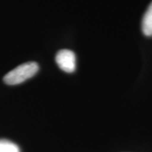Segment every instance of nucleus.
Instances as JSON below:
<instances>
[{
  "label": "nucleus",
  "instance_id": "obj_4",
  "mask_svg": "<svg viewBox=\"0 0 152 152\" xmlns=\"http://www.w3.org/2000/svg\"><path fill=\"white\" fill-rule=\"evenodd\" d=\"M0 152H20L16 144L7 140H0Z\"/></svg>",
  "mask_w": 152,
  "mask_h": 152
},
{
  "label": "nucleus",
  "instance_id": "obj_3",
  "mask_svg": "<svg viewBox=\"0 0 152 152\" xmlns=\"http://www.w3.org/2000/svg\"><path fill=\"white\" fill-rule=\"evenodd\" d=\"M142 31L147 37H152V2L142 19Z\"/></svg>",
  "mask_w": 152,
  "mask_h": 152
},
{
  "label": "nucleus",
  "instance_id": "obj_2",
  "mask_svg": "<svg viewBox=\"0 0 152 152\" xmlns=\"http://www.w3.org/2000/svg\"><path fill=\"white\" fill-rule=\"evenodd\" d=\"M56 63L66 73H73L76 69V57L73 51L63 49L56 55Z\"/></svg>",
  "mask_w": 152,
  "mask_h": 152
},
{
  "label": "nucleus",
  "instance_id": "obj_1",
  "mask_svg": "<svg viewBox=\"0 0 152 152\" xmlns=\"http://www.w3.org/2000/svg\"><path fill=\"white\" fill-rule=\"evenodd\" d=\"M39 70V66L35 62H27L15 68L9 72L4 78V81L7 85L15 86L21 84L32 78Z\"/></svg>",
  "mask_w": 152,
  "mask_h": 152
}]
</instances>
